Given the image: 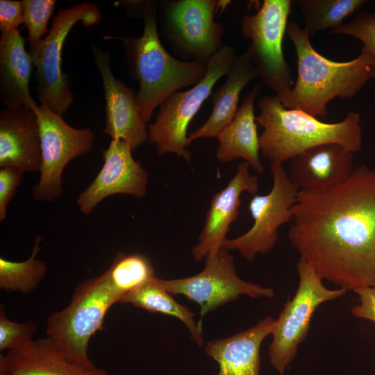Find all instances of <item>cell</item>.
<instances>
[{"label": "cell", "mask_w": 375, "mask_h": 375, "mask_svg": "<svg viewBox=\"0 0 375 375\" xmlns=\"http://www.w3.org/2000/svg\"><path fill=\"white\" fill-rule=\"evenodd\" d=\"M353 291L358 295L359 303L351 308V313L356 317L375 323V286Z\"/></svg>", "instance_id": "d6a6232c"}, {"label": "cell", "mask_w": 375, "mask_h": 375, "mask_svg": "<svg viewBox=\"0 0 375 375\" xmlns=\"http://www.w3.org/2000/svg\"><path fill=\"white\" fill-rule=\"evenodd\" d=\"M249 167L244 161L240 163L227 185L212 196L199 242L192 249L195 260L200 261L210 251L224 247L230 225L239 216L241 194L245 192L258 194V178L250 173Z\"/></svg>", "instance_id": "2e32d148"}, {"label": "cell", "mask_w": 375, "mask_h": 375, "mask_svg": "<svg viewBox=\"0 0 375 375\" xmlns=\"http://www.w3.org/2000/svg\"><path fill=\"white\" fill-rule=\"evenodd\" d=\"M273 185L265 195L253 196L249 210L253 219L251 228L243 235L225 242L227 250H238L247 260L258 253L265 254L278 240V228L292 221L291 209L299 190L289 178L283 164L270 162Z\"/></svg>", "instance_id": "4fadbf2b"}, {"label": "cell", "mask_w": 375, "mask_h": 375, "mask_svg": "<svg viewBox=\"0 0 375 375\" xmlns=\"http://www.w3.org/2000/svg\"><path fill=\"white\" fill-rule=\"evenodd\" d=\"M161 33L174 52L187 61L208 64L223 47V27L214 20L217 0L160 3Z\"/></svg>", "instance_id": "9c48e42d"}, {"label": "cell", "mask_w": 375, "mask_h": 375, "mask_svg": "<svg viewBox=\"0 0 375 375\" xmlns=\"http://www.w3.org/2000/svg\"><path fill=\"white\" fill-rule=\"evenodd\" d=\"M24 172L11 167L0 168V222L6 216L8 206L21 183Z\"/></svg>", "instance_id": "4dcf8cb0"}, {"label": "cell", "mask_w": 375, "mask_h": 375, "mask_svg": "<svg viewBox=\"0 0 375 375\" xmlns=\"http://www.w3.org/2000/svg\"><path fill=\"white\" fill-rule=\"evenodd\" d=\"M24 23L27 28L29 49L36 47L49 31L47 25L56 1L23 0Z\"/></svg>", "instance_id": "83f0119b"}, {"label": "cell", "mask_w": 375, "mask_h": 375, "mask_svg": "<svg viewBox=\"0 0 375 375\" xmlns=\"http://www.w3.org/2000/svg\"><path fill=\"white\" fill-rule=\"evenodd\" d=\"M34 67L18 29L0 37V98L10 109H33L38 104L29 90Z\"/></svg>", "instance_id": "ffe728a7"}, {"label": "cell", "mask_w": 375, "mask_h": 375, "mask_svg": "<svg viewBox=\"0 0 375 375\" xmlns=\"http://www.w3.org/2000/svg\"><path fill=\"white\" fill-rule=\"evenodd\" d=\"M297 269L299 278L297 290L276 319L268 351L271 364L281 375L296 356L298 346L306 339L317 308L347 292L342 288H326L312 265L301 258L297 263Z\"/></svg>", "instance_id": "30bf717a"}, {"label": "cell", "mask_w": 375, "mask_h": 375, "mask_svg": "<svg viewBox=\"0 0 375 375\" xmlns=\"http://www.w3.org/2000/svg\"><path fill=\"white\" fill-rule=\"evenodd\" d=\"M292 2L264 0L256 14L245 15L241 22L242 33L250 40L247 49L261 82L280 100L290 93L294 84L283 50Z\"/></svg>", "instance_id": "ba28073f"}, {"label": "cell", "mask_w": 375, "mask_h": 375, "mask_svg": "<svg viewBox=\"0 0 375 375\" xmlns=\"http://www.w3.org/2000/svg\"><path fill=\"white\" fill-rule=\"evenodd\" d=\"M256 120L262 128L260 149L270 162L283 164L312 147L338 144L355 153L361 149L360 115L351 111L335 123L323 122L301 110L288 109L276 95H263L258 101Z\"/></svg>", "instance_id": "7a4b0ae2"}, {"label": "cell", "mask_w": 375, "mask_h": 375, "mask_svg": "<svg viewBox=\"0 0 375 375\" xmlns=\"http://www.w3.org/2000/svg\"><path fill=\"white\" fill-rule=\"evenodd\" d=\"M237 56L233 47L224 45L209 60L201 81L186 91L174 93L161 103L156 121L147 126L149 140L156 146L158 155L173 153L191 163L188 149L190 123Z\"/></svg>", "instance_id": "8992f818"}, {"label": "cell", "mask_w": 375, "mask_h": 375, "mask_svg": "<svg viewBox=\"0 0 375 375\" xmlns=\"http://www.w3.org/2000/svg\"><path fill=\"white\" fill-rule=\"evenodd\" d=\"M205 267L199 274L183 278L164 280L158 278L160 285L170 294H182L200 306L202 328L203 316L224 304L246 294L252 298H272L274 290L241 279L236 274L233 258L224 247L208 253Z\"/></svg>", "instance_id": "8fae6325"}, {"label": "cell", "mask_w": 375, "mask_h": 375, "mask_svg": "<svg viewBox=\"0 0 375 375\" xmlns=\"http://www.w3.org/2000/svg\"><path fill=\"white\" fill-rule=\"evenodd\" d=\"M145 1H119V4L123 6L124 9L131 15L142 17L144 12Z\"/></svg>", "instance_id": "836d02e7"}, {"label": "cell", "mask_w": 375, "mask_h": 375, "mask_svg": "<svg viewBox=\"0 0 375 375\" xmlns=\"http://www.w3.org/2000/svg\"><path fill=\"white\" fill-rule=\"evenodd\" d=\"M355 169L353 153L342 146L324 144L289 160L288 176L299 192H320L345 181Z\"/></svg>", "instance_id": "e0dca14e"}, {"label": "cell", "mask_w": 375, "mask_h": 375, "mask_svg": "<svg viewBox=\"0 0 375 375\" xmlns=\"http://www.w3.org/2000/svg\"><path fill=\"white\" fill-rule=\"evenodd\" d=\"M331 34H343L360 40L361 49L375 69V12L361 10L350 22L330 31Z\"/></svg>", "instance_id": "f1b7e54d"}, {"label": "cell", "mask_w": 375, "mask_h": 375, "mask_svg": "<svg viewBox=\"0 0 375 375\" xmlns=\"http://www.w3.org/2000/svg\"><path fill=\"white\" fill-rule=\"evenodd\" d=\"M156 1H145L140 37H119L124 46L130 75L140 83L137 102L142 120L147 124L155 109L174 93L194 86L206 75L208 64L183 61L163 47L157 30Z\"/></svg>", "instance_id": "3957f363"}, {"label": "cell", "mask_w": 375, "mask_h": 375, "mask_svg": "<svg viewBox=\"0 0 375 375\" xmlns=\"http://www.w3.org/2000/svg\"><path fill=\"white\" fill-rule=\"evenodd\" d=\"M119 303H131L151 312L176 317L185 324L198 346L201 347L203 344L202 328L195 323L194 313L186 306L176 302L160 285L156 276L125 294Z\"/></svg>", "instance_id": "cb8c5ba5"}, {"label": "cell", "mask_w": 375, "mask_h": 375, "mask_svg": "<svg viewBox=\"0 0 375 375\" xmlns=\"http://www.w3.org/2000/svg\"><path fill=\"white\" fill-rule=\"evenodd\" d=\"M42 238L36 235L29 258L15 262L0 258V288L7 292L27 294L36 290L47 273L46 263L37 258Z\"/></svg>", "instance_id": "484cf974"}, {"label": "cell", "mask_w": 375, "mask_h": 375, "mask_svg": "<svg viewBox=\"0 0 375 375\" xmlns=\"http://www.w3.org/2000/svg\"><path fill=\"white\" fill-rule=\"evenodd\" d=\"M34 110L39 124L42 161L33 197L38 201L51 202L61 197L64 169L73 158L92 149L95 135L89 128L72 127L44 103L37 104Z\"/></svg>", "instance_id": "7c38bea8"}, {"label": "cell", "mask_w": 375, "mask_h": 375, "mask_svg": "<svg viewBox=\"0 0 375 375\" xmlns=\"http://www.w3.org/2000/svg\"><path fill=\"white\" fill-rule=\"evenodd\" d=\"M101 19L98 7L92 3L61 8L54 17L47 36L36 47L28 49L36 69L37 97L40 103L47 104L58 115L65 114L74 101L69 76L61 69L65 39L78 22L89 27L99 24Z\"/></svg>", "instance_id": "52a82bcc"}, {"label": "cell", "mask_w": 375, "mask_h": 375, "mask_svg": "<svg viewBox=\"0 0 375 375\" xmlns=\"http://www.w3.org/2000/svg\"><path fill=\"white\" fill-rule=\"evenodd\" d=\"M38 323L28 320L15 322L6 316L4 306L0 308V351L12 350L21 347L33 340Z\"/></svg>", "instance_id": "f546056e"}, {"label": "cell", "mask_w": 375, "mask_h": 375, "mask_svg": "<svg viewBox=\"0 0 375 375\" xmlns=\"http://www.w3.org/2000/svg\"><path fill=\"white\" fill-rule=\"evenodd\" d=\"M126 142L112 140L102 151L103 167L93 181L78 197L80 211L88 215L106 197L124 194L142 198L146 196L148 174L135 160Z\"/></svg>", "instance_id": "5bb4252c"}, {"label": "cell", "mask_w": 375, "mask_h": 375, "mask_svg": "<svg viewBox=\"0 0 375 375\" xmlns=\"http://www.w3.org/2000/svg\"><path fill=\"white\" fill-rule=\"evenodd\" d=\"M121 297L105 272L81 282L69 303L47 319V337L67 360L88 369L96 368L88 353L92 335L102 330L105 316Z\"/></svg>", "instance_id": "5b68a950"}, {"label": "cell", "mask_w": 375, "mask_h": 375, "mask_svg": "<svg viewBox=\"0 0 375 375\" xmlns=\"http://www.w3.org/2000/svg\"><path fill=\"white\" fill-rule=\"evenodd\" d=\"M226 76V81L211 94L212 108L208 119L200 128L189 133L190 143L201 138H217L233 119L242 90L250 82L260 78L247 49L238 55Z\"/></svg>", "instance_id": "7402d4cb"}, {"label": "cell", "mask_w": 375, "mask_h": 375, "mask_svg": "<svg viewBox=\"0 0 375 375\" xmlns=\"http://www.w3.org/2000/svg\"><path fill=\"white\" fill-rule=\"evenodd\" d=\"M42 151L37 115L33 109L0 111V167L24 172L40 171Z\"/></svg>", "instance_id": "ac0fdd59"}, {"label": "cell", "mask_w": 375, "mask_h": 375, "mask_svg": "<svg viewBox=\"0 0 375 375\" xmlns=\"http://www.w3.org/2000/svg\"><path fill=\"white\" fill-rule=\"evenodd\" d=\"M275 324L276 319L267 316L246 331L208 342L205 351L218 362L217 375H259L260 348Z\"/></svg>", "instance_id": "d6986e66"}, {"label": "cell", "mask_w": 375, "mask_h": 375, "mask_svg": "<svg viewBox=\"0 0 375 375\" xmlns=\"http://www.w3.org/2000/svg\"><path fill=\"white\" fill-rule=\"evenodd\" d=\"M286 33L296 51L297 77L290 93L280 100L285 108L325 117L332 99L353 98L372 78L373 68L362 52L350 61L336 62L319 54L297 23H289Z\"/></svg>", "instance_id": "277c9868"}, {"label": "cell", "mask_w": 375, "mask_h": 375, "mask_svg": "<svg viewBox=\"0 0 375 375\" xmlns=\"http://www.w3.org/2000/svg\"><path fill=\"white\" fill-rule=\"evenodd\" d=\"M262 83H255L244 97L233 119L223 129L217 139L216 157L222 162L242 158L257 173L264 167L259 157L260 141L254 114V103Z\"/></svg>", "instance_id": "44dd1931"}, {"label": "cell", "mask_w": 375, "mask_h": 375, "mask_svg": "<svg viewBox=\"0 0 375 375\" xmlns=\"http://www.w3.org/2000/svg\"><path fill=\"white\" fill-rule=\"evenodd\" d=\"M106 272L112 287L121 299L155 276L153 267L147 256L139 253L126 254L121 251L116 254Z\"/></svg>", "instance_id": "4316f807"}, {"label": "cell", "mask_w": 375, "mask_h": 375, "mask_svg": "<svg viewBox=\"0 0 375 375\" xmlns=\"http://www.w3.org/2000/svg\"><path fill=\"white\" fill-rule=\"evenodd\" d=\"M309 38L326 28L336 29L346 18L359 12L366 0H297Z\"/></svg>", "instance_id": "d4e9b609"}, {"label": "cell", "mask_w": 375, "mask_h": 375, "mask_svg": "<svg viewBox=\"0 0 375 375\" xmlns=\"http://www.w3.org/2000/svg\"><path fill=\"white\" fill-rule=\"evenodd\" d=\"M288 239L322 280L345 290L375 286V167L342 183L299 192Z\"/></svg>", "instance_id": "6da1fadb"}, {"label": "cell", "mask_w": 375, "mask_h": 375, "mask_svg": "<svg viewBox=\"0 0 375 375\" xmlns=\"http://www.w3.org/2000/svg\"><path fill=\"white\" fill-rule=\"evenodd\" d=\"M0 361L9 375H109L104 369H88L67 360L47 337L1 354Z\"/></svg>", "instance_id": "603a6c76"}, {"label": "cell", "mask_w": 375, "mask_h": 375, "mask_svg": "<svg viewBox=\"0 0 375 375\" xmlns=\"http://www.w3.org/2000/svg\"><path fill=\"white\" fill-rule=\"evenodd\" d=\"M22 23H24V7L22 1L1 0V33L10 32L18 29V26Z\"/></svg>", "instance_id": "1f68e13d"}, {"label": "cell", "mask_w": 375, "mask_h": 375, "mask_svg": "<svg viewBox=\"0 0 375 375\" xmlns=\"http://www.w3.org/2000/svg\"><path fill=\"white\" fill-rule=\"evenodd\" d=\"M100 73L106 99V126L103 133L112 140H122L132 151L149 140L147 124L142 119L133 88L117 79L110 68V53L92 44L90 47Z\"/></svg>", "instance_id": "9a60e30c"}]
</instances>
